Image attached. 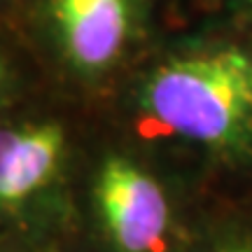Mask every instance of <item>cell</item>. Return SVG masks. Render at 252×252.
Instances as JSON below:
<instances>
[{"label":"cell","mask_w":252,"mask_h":252,"mask_svg":"<svg viewBox=\"0 0 252 252\" xmlns=\"http://www.w3.org/2000/svg\"><path fill=\"white\" fill-rule=\"evenodd\" d=\"M145 110L189 140L238 145L252 131V54L220 47L163 63L145 84Z\"/></svg>","instance_id":"6da1fadb"},{"label":"cell","mask_w":252,"mask_h":252,"mask_svg":"<svg viewBox=\"0 0 252 252\" xmlns=\"http://www.w3.org/2000/svg\"><path fill=\"white\" fill-rule=\"evenodd\" d=\"M5 82H7V65H5L2 59H0V89L5 87Z\"/></svg>","instance_id":"5b68a950"},{"label":"cell","mask_w":252,"mask_h":252,"mask_svg":"<svg viewBox=\"0 0 252 252\" xmlns=\"http://www.w3.org/2000/svg\"><path fill=\"white\" fill-rule=\"evenodd\" d=\"M63 47L84 70H100L115 61L128 31L126 0H54Z\"/></svg>","instance_id":"277c9868"},{"label":"cell","mask_w":252,"mask_h":252,"mask_svg":"<svg viewBox=\"0 0 252 252\" xmlns=\"http://www.w3.org/2000/svg\"><path fill=\"white\" fill-rule=\"evenodd\" d=\"M96 201L119 252H154L166 238L171 213L152 175L124 157H110L96 180Z\"/></svg>","instance_id":"7a4b0ae2"},{"label":"cell","mask_w":252,"mask_h":252,"mask_svg":"<svg viewBox=\"0 0 252 252\" xmlns=\"http://www.w3.org/2000/svg\"><path fill=\"white\" fill-rule=\"evenodd\" d=\"M250 2H252V0H250Z\"/></svg>","instance_id":"52a82bcc"},{"label":"cell","mask_w":252,"mask_h":252,"mask_svg":"<svg viewBox=\"0 0 252 252\" xmlns=\"http://www.w3.org/2000/svg\"><path fill=\"white\" fill-rule=\"evenodd\" d=\"M65 135L59 124L0 128V210H12L54 178Z\"/></svg>","instance_id":"3957f363"},{"label":"cell","mask_w":252,"mask_h":252,"mask_svg":"<svg viewBox=\"0 0 252 252\" xmlns=\"http://www.w3.org/2000/svg\"><path fill=\"white\" fill-rule=\"evenodd\" d=\"M222 252H252V245H238V248H229Z\"/></svg>","instance_id":"8992f818"}]
</instances>
